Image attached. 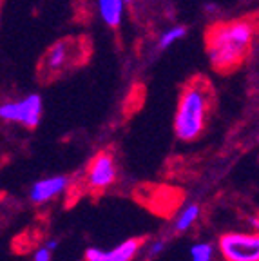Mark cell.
I'll list each match as a JSON object with an SVG mask.
<instances>
[{
	"instance_id": "1",
	"label": "cell",
	"mask_w": 259,
	"mask_h": 261,
	"mask_svg": "<svg viewBox=\"0 0 259 261\" xmlns=\"http://www.w3.org/2000/svg\"><path fill=\"white\" fill-rule=\"evenodd\" d=\"M254 42L255 22L252 18L218 22L206 31V57L216 71L228 73L238 69L250 57Z\"/></svg>"
},
{
	"instance_id": "2",
	"label": "cell",
	"mask_w": 259,
	"mask_h": 261,
	"mask_svg": "<svg viewBox=\"0 0 259 261\" xmlns=\"http://www.w3.org/2000/svg\"><path fill=\"white\" fill-rule=\"evenodd\" d=\"M209 114V91L203 84H189L182 91L174 114V133L183 142L196 140L205 129Z\"/></svg>"
},
{
	"instance_id": "3",
	"label": "cell",
	"mask_w": 259,
	"mask_h": 261,
	"mask_svg": "<svg viewBox=\"0 0 259 261\" xmlns=\"http://www.w3.org/2000/svg\"><path fill=\"white\" fill-rule=\"evenodd\" d=\"M44 113V102L38 94H25L16 100L0 102V120L8 123H18L28 129H35L40 123Z\"/></svg>"
},
{
	"instance_id": "4",
	"label": "cell",
	"mask_w": 259,
	"mask_h": 261,
	"mask_svg": "<svg viewBox=\"0 0 259 261\" xmlns=\"http://www.w3.org/2000/svg\"><path fill=\"white\" fill-rule=\"evenodd\" d=\"M219 250L227 261H259V238L248 232H227L219 238Z\"/></svg>"
},
{
	"instance_id": "5",
	"label": "cell",
	"mask_w": 259,
	"mask_h": 261,
	"mask_svg": "<svg viewBox=\"0 0 259 261\" xmlns=\"http://www.w3.org/2000/svg\"><path fill=\"white\" fill-rule=\"evenodd\" d=\"M76 45L71 40H58L45 51L42 58V71L47 76H55L65 71L69 65H73L78 57Z\"/></svg>"
},
{
	"instance_id": "6",
	"label": "cell",
	"mask_w": 259,
	"mask_h": 261,
	"mask_svg": "<svg viewBox=\"0 0 259 261\" xmlns=\"http://www.w3.org/2000/svg\"><path fill=\"white\" fill-rule=\"evenodd\" d=\"M116 179V165L107 152H100L93 158L87 169V184L93 189H107Z\"/></svg>"
},
{
	"instance_id": "7",
	"label": "cell",
	"mask_w": 259,
	"mask_h": 261,
	"mask_svg": "<svg viewBox=\"0 0 259 261\" xmlns=\"http://www.w3.org/2000/svg\"><path fill=\"white\" fill-rule=\"evenodd\" d=\"M142 240H125L111 250H101L96 247L85 250V261H133L140 250Z\"/></svg>"
},
{
	"instance_id": "8",
	"label": "cell",
	"mask_w": 259,
	"mask_h": 261,
	"mask_svg": "<svg viewBox=\"0 0 259 261\" xmlns=\"http://www.w3.org/2000/svg\"><path fill=\"white\" fill-rule=\"evenodd\" d=\"M69 187V178L67 176H51V178H44L31 187V200L35 203H45V201L53 200L58 194Z\"/></svg>"
},
{
	"instance_id": "9",
	"label": "cell",
	"mask_w": 259,
	"mask_h": 261,
	"mask_svg": "<svg viewBox=\"0 0 259 261\" xmlns=\"http://www.w3.org/2000/svg\"><path fill=\"white\" fill-rule=\"evenodd\" d=\"M125 0H96V9L100 20L109 28L122 25L123 16H125Z\"/></svg>"
},
{
	"instance_id": "10",
	"label": "cell",
	"mask_w": 259,
	"mask_h": 261,
	"mask_svg": "<svg viewBox=\"0 0 259 261\" xmlns=\"http://www.w3.org/2000/svg\"><path fill=\"white\" fill-rule=\"evenodd\" d=\"M187 35V28L182 24H174V25H169L162 31L158 38V47L160 49H169L172 47L174 44H178L182 38H185Z\"/></svg>"
},
{
	"instance_id": "11",
	"label": "cell",
	"mask_w": 259,
	"mask_h": 261,
	"mask_svg": "<svg viewBox=\"0 0 259 261\" xmlns=\"http://www.w3.org/2000/svg\"><path fill=\"white\" fill-rule=\"evenodd\" d=\"M199 216V207L198 205H189L187 208H183L182 214L178 216V220H176V230L178 232H185L187 228H191L192 225H194V221L198 220Z\"/></svg>"
},
{
	"instance_id": "12",
	"label": "cell",
	"mask_w": 259,
	"mask_h": 261,
	"mask_svg": "<svg viewBox=\"0 0 259 261\" xmlns=\"http://www.w3.org/2000/svg\"><path fill=\"white\" fill-rule=\"evenodd\" d=\"M212 254H214V249L211 243H196L191 247L192 261H212Z\"/></svg>"
},
{
	"instance_id": "13",
	"label": "cell",
	"mask_w": 259,
	"mask_h": 261,
	"mask_svg": "<svg viewBox=\"0 0 259 261\" xmlns=\"http://www.w3.org/2000/svg\"><path fill=\"white\" fill-rule=\"evenodd\" d=\"M33 261H51V250L47 247H40V249L35 252Z\"/></svg>"
},
{
	"instance_id": "14",
	"label": "cell",
	"mask_w": 259,
	"mask_h": 261,
	"mask_svg": "<svg viewBox=\"0 0 259 261\" xmlns=\"http://www.w3.org/2000/svg\"><path fill=\"white\" fill-rule=\"evenodd\" d=\"M163 249H165V243H163L162 240L154 241V243L150 245V249H149V256H158V254H162Z\"/></svg>"
},
{
	"instance_id": "15",
	"label": "cell",
	"mask_w": 259,
	"mask_h": 261,
	"mask_svg": "<svg viewBox=\"0 0 259 261\" xmlns=\"http://www.w3.org/2000/svg\"><path fill=\"white\" fill-rule=\"evenodd\" d=\"M44 247H47V249L51 250V252H53V250H55V249H57V247H58V241H57V240H49L47 243L44 245Z\"/></svg>"
},
{
	"instance_id": "16",
	"label": "cell",
	"mask_w": 259,
	"mask_h": 261,
	"mask_svg": "<svg viewBox=\"0 0 259 261\" xmlns=\"http://www.w3.org/2000/svg\"><path fill=\"white\" fill-rule=\"evenodd\" d=\"M125 2H127V4H131V2H133V0H125Z\"/></svg>"
}]
</instances>
